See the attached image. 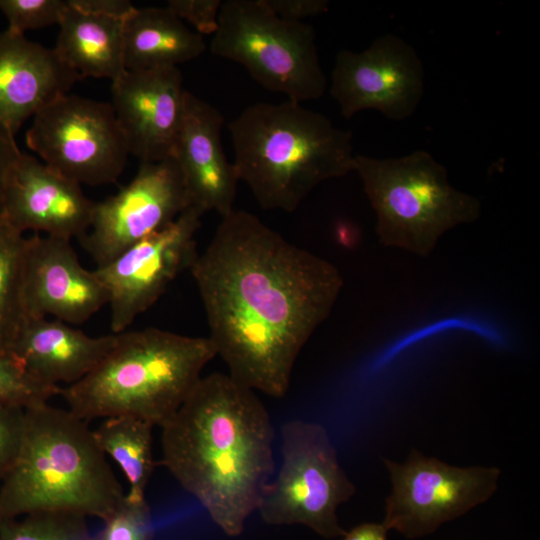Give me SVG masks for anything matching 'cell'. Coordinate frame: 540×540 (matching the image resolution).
<instances>
[{
	"label": "cell",
	"instance_id": "6da1fadb",
	"mask_svg": "<svg viewBox=\"0 0 540 540\" xmlns=\"http://www.w3.org/2000/svg\"><path fill=\"white\" fill-rule=\"evenodd\" d=\"M189 271L228 375L284 397L298 355L340 294L339 270L257 216L233 209Z\"/></svg>",
	"mask_w": 540,
	"mask_h": 540
},
{
	"label": "cell",
	"instance_id": "7a4b0ae2",
	"mask_svg": "<svg viewBox=\"0 0 540 540\" xmlns=\"http://www.w3.org/2000/svg\"><path fill=\"white\" fill-rule=\"evenodd\" d=\"M164 465L228 536H239L274 473V429L255 392L219 372L201 377L160 427Z\"/></svg>",
	"mask_w": 540,
	"mask_h": 540
},
{
	"label": "cell",
	"instance_id": "3957f363",
	"mask_svg": "<svg viewBox=\"0 0 540 540\" xmlns=\"http://www.w3.org/2000/svg\"><path fill=\"white\" fill-rule=\"evenodd\" d=\"M228 129L238 179L266 210L293 212L320 183L354 168L352 133L302 103L250 105Z\"/></svg>",
	"mask_w": 540,
	"mask_h": 540
},
{
	"label": "cell",
	"instance_id": "277c9868",
	"mask_svg": "<svg viewBox=\"0 0 540 540\" xmlns=\"http://www.w3.org/2000/svg\"><path fill=\"white\" fill-rule=\"evenodd\" d=\"M124 496L87 421L48 402L25 408L21 450L0 488V521L41 511L104 520Z\"/></svg>",
	"mask_w": 540,
	"mask_h": 540
},
{
	"label": "cell",
	"instance_id": "5b68a950",
	"mask_svg": "<svg viewBox=\"0 0 540 540\" xmlns=\"http://www.w3.org/2000/svg\"><path fill=\"white\" fill-rule=\"evenodd\" d=\"M217 356L209 337L159 328L124 331L104 359L61 388L68 410L90 421L132 416L161 427L183 404Z\"/></svg>",
	"mask_w": 540,
	"mask_h": 540
},
{
	"label": "cell",
	"instance_id": "8992f818",
	"mask_svg": "<svg viewBox=\"0 0 540 540\" xmlns=\"http://www.w3.org/2000/svg\"><path fill=\"white\" fill-rule=\"evenodd\" d=\"M353 171L375 211L384 246L426 257L445 232L481 215L479 199L454 188L445 167L427 151L385 159L355 155Z\"/></svg>",
	"mask_w": 540,
	"mask_h": 540
},
{
	"label": "cell",
	"instance_id": "52a82bcc",
	"mask_svg": "<svg viewBox=\"0 0 540 540\" xmlns=\"http://www.w3.org/2000/svg\"><path fill=\"white\" fill-rule=\"evenodd\" d=\"M210 50L287 100L302 103L325 92L313 27L275 16L261 0L223 1Z\"/></svg>",
	"mask_w": 540,
	"mask_h": 540
},
{
	"label": "cell",
	"instance_id": "ba28073f",
	"mask_svg": "<svg viewBox=\"0 0 540 540\" xmlns=\"http://www.w3.org/2000/svg\"><path fill=\"white\" fill-rule=\"evenodd\" d=\"M282 462L265 486L257 510L271 525L300 524L325 538L344 536L337 509L356 487L341 467L327 429L291 420L281 429Z\"/></svg>",
	"mask_w": 540,
	"mask_h": 540
},
{
	"label": "cell",
	"instance_id": "9c48e42d",
	"mask_svg": "<svg viewBox=\"0 0 540 540\" xmlns=\"http://www.w3.org/2000/svg\"><path fill=\"white\" fill-rule=\"evenodd\" d=\"M25 140L43 163L80 185L115 182L130 155L111 104L69 93L33 117Z\"/></svg>",
	"mask_w": 540,
	"mask_h": 540
},
{
	"label": "cell",
	"instance_id": "30bf717a",
	"mask_svg": "<svg viewBox=\"0 0 540 540\" xmlns=\"http://www.w3.org/2000/svg\"><path fill=\"white\" fill-rule=\"evenodd\" d=\"M391 488L382 525L408 539L428 536L489 500L501 471L493 466L459 467L413 448L399 463L383 458Z\"/></svg>",
	"mask_w": 540,
	"mask_h": 540
},
{
	"label": "cell",
	"instance_id": "8fae6325",
	"mask_svg": "<svg viewBox=\"0 0 540 540\" xmlns=\"http://www.w3.org/2000/svg\"><path fill=\"white\" fill-rule=\"evenodd\" d=\"M202 215L190 206L162 230L94 269L108 295L112 333L126 331L180 273L191 268L198 256L195 236Z\"/></svg>",
	"mask_w": 540,
	"mask_h": 540
},
{
	"label": "cell",
	"instance_id": "7c38bea8",
	"mask_svg": "<svg viewBox=\"0 0 540 540\" xmlns=\"http://www.w3.org/2000/svg\"><path fill=\"white\" fill-rule=\"evenodd\" d=\"M173 157L141 162L135 177L116 194L95 202L88 232L79 240L96 268L172 223L190 207Z\"/></svg>",
	"mask_w": 540,
	"mask_h": 540
},
{
	"label": "cell",
	"instance_id": "4fadbf2b",
	"mask_svg": "<svg viewBox=\"0 0 540 540\" xmlns=\"http://www.w3.org/2000/svg\"><path fill=\"white\" fill-rule=\"evenodd\" d=\"M330 93L344 118L372 109L391 120H404L424 95L423 64L410 44L385 34L363 51L338 52Z\"/></svg>",
	"mask_w": 540,
	"mask_h": 540
},
{
	"label": "cell",
	"instance_id": "5bb4252c",
	"mask_svg": "<svg viewBox=\"0 0 540 540\" xmlns=\"http://www.w3.org/2000/svg\"><path fill=\"white\" fill-rule=\"evenodd\" d=\"M107 303L103 284L94 270L82 266L70 240L38 233L26 238L23 304L27 319L52 316L78 325Z\"/></svg>",
	"mask_w": 540,
	"mask_h": 540
},
{
	"label": "cell",
	"instance_id": "9a60e30c",
	"mask_svg": "<svg viewBox=\"0 0 540 540\" xmlns=\"http://www.w3.org/2000/svg\"><path fill=\"white\" fill-rule=\"evenodd\" d=\"M111 82L110 104L129 153L141 162L172 157L187 92L180 69L126 70Z\"/></svg>",
	"mask_w": 540,
	"mask_h": 540
},
{
	"label": "cell",
	"instance_id": "2e32d148",
	"mask_svg": "<svg viewBox=\"0 0 540 540\" xmlns=\"http://www.w3.org/2000/svg\"><path fill=\"white\" fill-rule=\"evenodd\" d=\"M94 207L80 184L22 152L8 175L0 213L22 233L71 241L88 232Z\"/></svg>",
	"mask_w": 540,
	"mask_h": 540
},
{
	"label": "cell",
	"instance_id": "e0dca14e",
	"mask_svg": "<svg viewBox=\"0 0 540 540\" xmlns=\"http://www.w3.org/2000/svg\"><path fill=\"white\" fill-rule=\"evenodd\" d=\"M223 124L224 117L214 106L186 92L172 157L182 174L190 205L203 214L215 211L225 216L234 209L239 179L224 153Z\"/></svg>",
	"mask_w": 540,
	"mask_h": 540
},
{
	"label": "cell",
	"instance_id": "ac0fdd59",
	"mask_svg": "<svg viewBox=\"0 0 540 540\" xmlns=\"http://www.w3.org/2000/svg\"><path fill=\"white\" fill-rule=\"evenodd\" d=\"M80 79L53 48L25 34L0 32V134L15 138L29 118Z\"/></svg>",
	"mask_w": 540,
	"mask_h": 540
},
{
	"label": "cell",
	"instance_id": "d6986e66",
	"mask_svg": "<svg viewBox=\"0 0 540 540\" xmlns=\"http://www.w3.org/2000/svg\"><path fill=\"white\" fill-rule=\"evenodd\" d=\"M116 339L114 333L92 337L60 320L33 318L24 322L10 354L38 382L68 386L89 374L113 348Z\"/></svg>",
	"mask_w": 540,
	"mask_h": 540
},
{
	"label": "cell",
	"instance_id": "ffe728a7",
	"mask_svg": "<svg viewBox=\"0 0 540 540\" xmlns=\"http://www.w3.org/2000/svg\"><path fill=\"white\" fill-rule=\"evenodd\" d=\"M123 42L127 71L178 67L206 49L203 36L167 7L136 8L125 19Z\"/></svg>",
	"mask_w": 540,
	"mask_h": 540
},
{
	"label": "cell",
	"instance_id": "44dd1931",
	"mask_svg": "<svg viewBox=\"0 0 540 540\" xmlns=\"http://www.w3.org/2000/svg\"><path fill=\"white\" fill-rule=\"evenodd\" d=\"M67 5L59 23L55 53L81 79L118 78L126 71L125 20L85 12L68 2Z\"/></svg>",
	"mask_w": 540,
	"mask_h": 540
},
{
	"label": "cell",
	"instance_id": "7402d4cb",
	"mask_svg": "<svg viewBox=\"0 0 540 540\" xmlns=\"http://www.w3.org/2000/svg\"><path fill=\"white\" fill-rule=\"evenodd\" d=\"M153 426L132 416L104 418L93 430L95 440L106 456L121 468L129 483L128 495L145 497L153 474Z\"/></svg>",
	"mask_w": 540,
	"mask_h": 540
},
{
	"label": "cell",
	"instance_id": "603a6c76",
	"mask_svg": "<svg viewBox=\"0 0 540 540\" xmlns=\"http://www.w3.org/2000/svg\"><path fill=\"white\" fill-rule=\"evenodd\" d=\"M26 238L0 213V353L10 354L27 320L23 304Z\"/></svg>",
	"mask_w": 540,
	"mask_h": 540
},
{
	"label": "cell",
	"instance_id": "cb8c5ba5",
	"mask_svg": "<svg viewBox=\"0 0 540 540\" xmlns=\"http://www.w3.org/2000/svg\"><path fill=\"white\" fill-rule=\"evenodd\" d=\"M86 516L41 511L0 521V540H92Z\"/></svg>",
	"mask_w": 540,
	"mask_h": 540
},
{
	"label": "cell",
	"instance_id": "d4e9b609",
	"mask_svg": "<svg viewBox=\"0 0 540 540\" xmlns=\"http://www.w3.org/2000/svg\"><path fill=\"white\" fill-rule=\"evenodd\" d=\"M60 390L33 379L11 354L0 353V403L27 408L48 402Z\"/></svg>",
	"mask_w": 540,
	"mask_h": 540
},
{
	"label": "cell",
	"instance_id": "484cf974",
	"mask_svg": "<svg viewBox=\"0 0 540 540\" xmlns=\"http://www.w3.org/2000/svg\"><path fill=\"white\" fill-rule=\"evenodd\" d=\"M103 521V528L92 540H153L151 513L145 497L125 494Z\"/></svg>",
	"mask_w": 540,
	"mask_h": 540
},
{
	"label": "cell",
	"instance_id": "4316f807",
	"mask_svg": "<svg viewBox=\"0 0 540 540\" xmlns=\"http://www.w3.org/2000/svg\"><path fill=\"white\" fill-rule=\"evenodd\" d=\"M67 6L64 0H0V11L8 21L7 29L20 34L59 25Z\"/></svg>",
	"mask_w": 540,
	"mask_h": 540
},
{
	"label": "cell",
	"instance_id": "83f0119b",
	"mask_svg": "<svg viewBox=\"0 0 540 540\" xmlns=\"http://www.w3.org/2000/svg\"><path fill=\"white\" fill-rule=\"evenodd\" d=\"M25 429V408L0 403V481L15 464Z\"/></svg>",
	"mask_w": 540,
	"mask_h": 540
},
{
	"label": "cell",
	"instance_id": "f1b7e54d",
	"mask_svg": "<svg viewBox=\"0 0 540 540\" xmlns=\"http://www.w3.org/2000/svg\"><path fill=\"white\" fill-rule=\"evenodd\" d=\"M221 0H169L167 8L183 22L190 23L201 36L214 34L218 28Z\"/></svg>",
	"mask_w": 540,
	"mask_h": 540
},
{
	"label": "cell",
	"instance_id": "f546056e",
	"mask_svg": "<svg viewBox=\"0 0 540 540\" xmlns=\"http://www.w3.org/2000/svg\"><path fill=\"white\" fill-rule=\"evenodd\" d=\"M275 16L293 22L320 15L328 10L326 0H261Z\"/></svg>",
	"mask_w": 540,
	"mask_h": 540
},
{
	"label": "cell",
	"instance_id": "4dcf8cb0",
	"mask_svg": "<svg viewBox=\"0 0 540 540\" xmlns=\"http://www.w3.org/2000/svg\"><path fill=\"white\" fill-rule=\"evenodd\" d=\"M67 2L85 12L123 20L136 9L128 0H67Z\"/></svg>",
	"mask_w": 540,
	"mask_h": 540
},
{
	"label": "cell",
	"instance_id": "1f68e13d",
	"mask_svg": "<svg viewBox=\"0 0 540 540\" xmlns=\"http://www.w3.org/2000/svg\"><path fill=\"white\" fill-rule=\"evenodd\" d=\"M21 153L15 138L0 134V209L8 175Z\"/></svg>",
	"mask_w": 540,
	"mask_h": 540
},
{
	"label": "cell",
	"instance_id": "d6a6232c",
	"mask_svg": "<svg viewBox=\"0 0 540 540\" xmlns=\"http://www.w3.org/2000/svg\"><path fill=\"white\" fill-rule=\"evenodd\" d=\"M387 532L382 523L367 522L346 532L343 540H388Z\"/></svg>",
	"mask_w": 540,
	"mask_h": 540
}]
</instances>
